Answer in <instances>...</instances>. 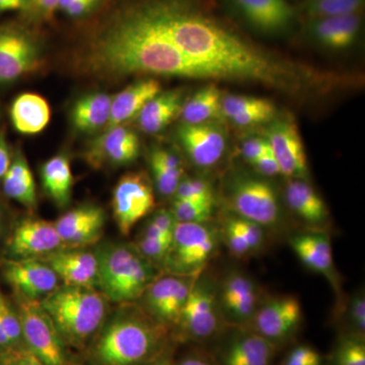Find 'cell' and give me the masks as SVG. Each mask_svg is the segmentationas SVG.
<instances>
[{"mask_svg":"<svg viewBox=\"0 0 365 365\" xmlns=\"http://www.w3.org/2000/svg\"><path fill=\"white\" fill-rule=\"evenodd\" d=\"M6 227V213L4 207L0 205V237L4 235Z\"/></svg>","mask_w":365,"mask_h":365,"instance_id":"58","label":"cell"},{"mask_svg":"<svg viewBox=\"0 0 365 365\" xmlns=\"http://www.w3.org/2000/svg\"><path fill=\"white\" fill-rule=\"evenodd\" d=\"M50 107L44 98L36 93H23L11 109L14 128L24 134L39 133L50 121Z\"/></svg>","mask_w":365,"mask_h":365,"instance_id":"27","label":"cell"},{"mask_svg":"<svg viewBox=\"0 0 365 365\" xmlns=\"http://www.w3.org/2000/svg\"><path fill=\"white\" fill-rule=\"evenodd\" d=\"M275 107L271 102L262 106L260 108L248 110V111L240 113L235 116L230 118V121L237 126L245 127L264 123L270 121L275 116Z\"/></svg>","mask_w":365,"mask_h":365,"instance_id":"41","label":"cell"},{"mask_svg":"<svg viewBox=\"0 0 365 365\" xmlns=\"http://www.w3.org/2000/svg\"><path fill=\"white\" fill-rule=\"evenodd\" d=\"M349 319L355 335L364 337L365 331V300L359 294L352 299L349 307Z\"/></svg>","mask_w":365,"mask_h":365,"instance_id":"46","label":"cell"},{"mask_svg":"<svg viewBox=\"0 0 365 365\" xmlns=\"http://www.w3.org/2000/svg\"><path fill=\"white\" fill-rule=\"evenodd\" d=\"M30 0H0V14L30 9Z\"/></svg>","mask_w":365,"mask_h":365,"instance_id":"54","label":"cell"},{"mask_svg":"<svg viewBox=\"0 0 365 365\" xmlns=\"http://www.w3.org/2000/svg\"><path fill=\"white\" fill-rule=\"evenodd\" d=\"M249 28L266 36H282L294 28L297 11L285 0H225Z\"/></svg>","mask_w":365,"mask_h":365,"instance_id":"10","label":"cell"},{"mask_svg":"<svg viewBox=\"0 0 365 365\" xmlns=\"http://www.w3.org/2000/svg\"><path fill=\"white\" fill-rule=\"evenodd\" d=\"M216 295L207 282L195 281L182 307L177 327L186 339L204 341L220 330V311Z\"/></svg>","mask_w":365,"mask_h":365,"instance_id":"9","label":"cell"},{"mask_svg":"<svg viewBox=\"0 0 365 365\" xmlns=\"http://www.w3.org/2000/svg\"><path fill=\"white\" fill-rule=\"evenodd\" d=\"M112 98L106 93L86 95L76 101L71 110L74 128L81 132H93L102 128L109 121Z\"/></svg>","mask_w":365,"mask_h":365,"instance_id":"31","label":"cell"},{"mask_svg":"<svg viewBox=\"0 0 365 365\" xmlns=\"http://www.w3.org/2000/svg\"><path fill=\"white\" fill-rule=\"evenodd\" d=\"M107 299L95 288L61 285L40 300L69 347L83 349L93 342L107 318Z\"/></svg>","mask_w":365,"mask_h":365,"instance_id":"3","label":"cell"},{"mask_svg":"<svg viewBox=\"0 0 365 365\" xmlns=\"http://www.w3.org/2000/svg\"><path fill=\"white\" fill-rule=\"evenodd\" d=\"M150 167L158 191L163 196H170L175 194L178 185L181 182L184 172L167 169V168L160 165V163L151 162V160Z\"/></svg>","mask_w":365,"mask_h":365,"instance_id":"38","label":"cell"},{"mask_svg":"<svg viewBox=\"0 0 365 365\" xmlns=\"http://www.w3.org/2000/svg\"><path fill=\"white\" fill-rule=\"evenodd\" d=\"M179 200L213 201L215 202L212 188L207 182L200 179L181 180L175 192Z\"/></svg>","mask_w":365,"mask_h":365,"instance_id":"37","label":"cell"},{"mask_svg":"<svg viewBox=\"0 0 365 365\" xmlns=\"http://www.w3.org/2000/svg\"><path fill=\"white\" fill-rule=\"evenodd\" d=\"M122 306L91 343L88 357L93 365H145L165 353L169 328L143 307Z\"/></svg>","mask_w":365,"mask_h":365,"instance_id":"2","label":"cell"},{"mask_svg":"<svg viewBox=\"0 0 365 365\" xmlns=\"http://www.w3.org/2000/svg\"><path fill=\"white\" fill-rule=\"evenodd\" d=\"M302 318L299 299L292 295L274 297L257 309L252 318L253 332L274 345L292 337Z\"/></svg>","mask_w":365,"mask_h":365,"instance_id":"14","label":"cell"},{"mask_svg":"<svg viewBox=\"0 0 365 365\" xmlns=\"http://www.w3.org/2000/svg\"><path fill=\"white\" fill-rule=\"evenodd\" d=\"M100 0H72L68 6L64 7L62 11L68 16L78 18L83 14L90 13L91 9L97 6Z\"/></svg>","mask_w":365,"mask_h":365,"instance_id":"51","label":"cell"},{"mask_svg":"<svg viewBox=\"0 0 365 365\" xmlns=\"http://www.w3.org/2000/svg\"><path fill=\"white\" fill-rule=\"evenodd\" d=\"M230 222L234 223L235 227L241 232L244 235L246 241L248 242L250 248L252 252L256 251L260 248L261 245L263 244L264 232L262 230V225L258 223L251 222V220H246V218L235 216V217L230 218Z\"/></svg>","mask_w":365,"mask_h":365,"instance_id":"43","label":"cell"},{"mask_svg":"<svg viewBox=\"0 0 365 365\" xmlns=\"http://www.w3.org/2000/svg\"><path fill=\"white\" fill-rule=\"evenodd\" d=\"M178 137L190 160L200 168L220 162L227 146L225 134L212 124H182Z\"/></svg>","mask_w":365,"mask_h":365,"instance_id":"19","label":"cell"},{"mask_svg":"<svg viewBox=\"0 0 365 365\" xmlns=\"http://www.w3.org/2000/svg\"><path fill=\"white\" fill-rule=\"evenodd\" d=\"M360 13L312 19L307 33L317 44L331 50L351 47L361 33Z\"/></svg>","mask_w":365,"mask_h":365,"instance_id":"23","label":"cell"},{"mask_svg":"<svg viewBox=\"0 0 365 365\" xmlns=\"http://www.w3.org/2000/svg\"><path fill=\"white\" fill-rule=\"evenodd\" d=\"M290 246L304 266L323 274L332 282L335 280L332 246L328 235L321 232L297 235L290 240Z\"/></svg>","mask_w":365,"mask_h":365,"instance_id":"24","label":"cell"},{"mask_svg":"<svg viewBox=\"0 0 365 365\" xmlns=\"http://www.w3.org/2000/svg\"><path fill=\"white\" fill-rule=\"evenodd\" d=\"M270 150V145L266 139L250 138L242 144V153L247 162L253 163Z\"/></svg>","mask_w":365,"mask_h":365,"instance_id":"47","label":"cell"},{"mask_svg":"<svg viewBox=\"0 0 365 365\" xmlns=\"http://www.w3.org/2000/svg\"><path fill=\"white\" fill-rule=\"evenodd\" d=\"M98 288L110 302L133 304L158 276V267L144 258L134 245L107 242L95 251Z\"/></svg>","mask_w":365,"mask_h":365,"instance_id":"4","label":"cell"},{"mask_svg":"<svg viewBox=\"0 0 365 365\" xmlns=\"http://www.w3.org/2000/svg\"><path fill=\"white\" fill-rule=\"evenodd\" d=\"M215 203L213 201L175 199L170 212L177 222L206 223L213 215Z\"/></svg>","mask_w":365,"mask_h":365,"instance_id":"34","label":"cell"},{"mask_svg":"<svg viewBox=\"0 0 365 365\" xmlns=\"http://www.w3.org/2000/svg\"><path fill=\"white\" fill-rule=\"evenodd\" d=\"M2 188L9 198L29 209L37 205V193L32 170L20 151L14 153L6 174L2 178Z\"/></svg>","mask_w":365,"mask_h":365,"instance_id":"29","label":"cell"},{"mask_svg":"<svg viewBox=\"0 0 365 365\" xmlns=\"http://www.w3.org/2000/svg\"><path fill=\"white\" fill-rule=\"evenodd\" d=\"M217 232L206 223L177 222L162 267L165 272L198 276L218 247Z\"/></svg>","mask_w":365,"mask_h":365,"instance_id":"5","label":"cell"},{"mask_svg":"<svg viewBox=\"0 0 365 365\" xmlns=\"http://www.w3.org/2000/svg\"><path fill=\"white\" fill-rule=\"evenodd\" d=\"M150 223L155 225L163 235H167L168 237L173 240L177 220H175L174 215L170 212V210H165V209H163V210L158 211V212L150 218Z\"/></svg>","mask_w":365,"mask_h":365,"instance_id":"48","label":"cell"},{"mask_svg":"<svg viewBox=\"0 0 365 365\" xmlns=\"http://www.w3.org/2000/svg\"><path fill=\"white\" fill-rule=\"evenodd\" d=\"M145 365H177L175 364L174 360L168 356L167 353L158 357V359L153 360V361L148 362Z\"/></svg>","mask_w":365,"mask_h":365,"instance_id":"56","label":"cell"},{"mask_svg":"<svg viewBox=\"0 0 365 365\" xmlns=\"http://www.w3.org/2000/svg\"><path fill=\"white\" fill-rule=\"evenodd\" d=\"M0 325L4 328V332L14 347L25 345L18 312L16 307H11L7 302L4 307H0Z\"/></svg>","mask_w":365,"mask_h":365,"instance_id":"40","label":"cell"},{"mask_svg":"<svg viewBox=\"0 0 365 365\" xmlns=\"http://www.w3.org/2000/svg\"><path fill=\"white\" fill-rule=\"evenodd\" d=\"M195 281L196 276L169 273L158 276L141 297L144 311L169 329L177 327L182 307Z\"/></svg>","mask_w":365,"mask_h":365,"instance_id":"8","label":"cell"},{"mask_svg":"<svg viewBox=\"0 0 365 365\" xmlns=\"http://www.w3.org/2000/svg\"><path fill=\"white\" fill-rule=\"evenodd\" d=\"M43 187L53 202L60 208L66 207L71 202L72 176L71 163L64 155L50 158L41 169Z\"/></svg>","mask_w":365,"mask_h":365,"instance_id":"30","label":"cell"},{"mask_svg":"<svg viewBox=\"0 0 365 365\" xmlns=\"http://www.w3.org/2000/svg\"><path fill=\"white\" fill-rule=\"evenodd\" d=\"M14 347L9 341V337L6 332H4V328L0 325V350L6 349V348Z\"/></svg>","mask_w":365,"mask_h":365,"instance_id":"57","label":"cell"},{"mask_svg":"<svg viewBox=\"0 0 365 365\" xmlns=\"http://www.w3.org/2000/svg\"><path fill=\"white\" fill-rule=\"evenodd\" d=\"M182 93L179 91L160 93L146 103L137 115V123L145 133L162 131L180 114L182 108Z\"/></svg>","mask_w":365,"mask_h":365,"instance_id":"26","label":"cell"},{"mask_svg":"<svg viewBox=\"0 0 365 365\" xmlns=\"http://www.w3.org/2000/svg\"><path fill=\"white\" fill-rule=\"evenodd\" d=\"M139 153V140L136 134L120 125L107 129L93 141L86 153V158L96 168L104 165H124L136 160Z\"/></svg>","mask_w":365,"mask_h":365,"instance_id":"22","label":"cell"},{"mask_svg":"<svg viewBox=\"0 0 365 365\" xmlns=\"http://www.w3.org/2000/svg\"><path fill=\"white\" fill-rule=\"evenodd\" d=\"M54 222L25 218L16 223L6 242V258L40 259L63 248Z\"/></svg>","mask_w":365,"mask_h":365,"instance_id":"13","label":"cell"},{"mask_svg":"<svg viewBox=\"0 0 365 365\" xmlns=\"http://www.w3.org/2000/svg\"><path fill=\"white\" fill-rule=\"evenodd\" d=\"M96 59L119 73H153L220 79L215 71L187 57L160 30L139 0L127 4L98 38Z\"/></svg>","mask_w":365,"mask_h":365,"instance_id":"1","label":"cell"},{"mask_svg":"<svg viewBox=\"0 0 365 365\" xmlns=\"http://www.w3.org/2000/svg\"><path fill=\"white\" fill-rule=\"evenodd\" d=\"M218 300L225 319L235 325H242L251 321L258 309V287L248 276L232 273L222 283Z\"/></svg>","mask_w":365,"mask_h":365,"instance_id":"20","label":"cell"},{"mask_svg":"<svg viewBox=\"0 0 365 365\" xmlns=\"http://www.w3.org/2000/svg\"><path fill=\"white\" fill-rule=\"evenodd\" d=\"M40 48L32 34L16 26H0V83H9L39 63Z\"/></svg>","mask_w":365,"mask_h":365,"instance_id":"12","label":"cell"},{"mask_svg":"<svg viewBox=\"0 0 365 365\" xmlns=\"http://www.w3.org/2000/svg\"><path fill=\"white\" fill-rule=\"evenodd\" d=\"M269 101L263 98L253 97H244V96H227L222 98L220 102V113L225 117L232 118L240 113L248 111V110L260 108L267 104Z\"/></svg>","mask_w":365,"mask_h":365,"instance_id":"39","label":"cell"},{"mask_svg":"<svg viewBox=\"0 0 365 365\" xmlns=\"http://www.w3.org/2000/svg\"><path fill=\"white\" fill-rule=\"evenodd\" d=\"M24 344L47 365H69L67 346L40 300L16 294Z\"/></svg>","mask_w":365,"mask_h":365,"instance_id":"6","label":"cell"},{"mask_svg":"<svg viewBox=\"0 0 365 365\" xmlns=\"http://www.w3.org/2000/svg\"><path fill=\"white\" fill-rule=\"evenodd\" d=\"M6 304V300L4 299V297H2L1 292H0V307L4 306Z\"/></svg>","mask_w":365,"mask_h":365,"instance_id":"59","label":"cell"},{"mask_svg":"<svg viewBox=\"0 0 365 365\" xmlns=\"http://www.w3.org/2000/svg\"><path fill=\"white\" fill-rule=\"evenodd\" d=\"M271 151L279 163L281 174L304 179L309 168L304 143L297 124L292 120H276L267 130Z\"/></svg>","mask_w":365,"mask_h":365,"instance_id":"16","label":"cell"},{"mask_svg":"<svg viewBox=\"0 0 365 365\" xmlns=\"http://www.w3.org/2000/svg\"><path fill=\"white\" fill-rule=\"evenodd\" d=\"M151 162L160 163L163 167L173 170H179L184 172L180 158L175 153L165 150H157L151 153Z\"/></svg>","mask_w":365,"mask_h":365,"instance_id":"50","label":"cell"},{"mask_svg":"<svg viewBox=\"0 0 365 365\" xmlns=\"http://www.w3.org/2000/svg\"><path fill=\"white\" fill-rule=\"evenodd\" d=\"M40 260L54 271L67 287H98V261L95 252L86 248H60Z\"/></svg>","mask_w":365,"mask_h":365,"instance_id":"17","label":"cell"},{"mask_svg":"<svg viewBox=\"0 0 365 365\" xmlns=\"http://www.w3.org/2000/svg\"><path fill=\"white\" fill-rule=\"evenodd\" d=\"M0 365H47L25 345L0 350Z\"/></svg>","mask_w":365,"mask_h":365,"instance_id":"42","label":"cell"},{"mask_svg":"<svg viewBox=\"0 0 365 365\" xmlns=\"http://www.w3.org/2000/svg\"><path fill=\"white\" fill-rule=\"evenodd\" d=\"M11 150H9V143H7L6 134L4 132H0V180L6 174L9 165L11 163Z\"/></svg>","mask_w":365,"mask_h":365,"instance_id":"52","label":"cell"},{"mask_svg":"<svg viewBox=\"0 0 365 365\" xmlns=\"http://www.w3.org/2000/svg\"><path fill=\"white\" fill-rule=\"evenodd\" d=\"M105 222L104 209L97 205H83L67 211L54 225L64 247L86 248L102 239Z\"/></svg>","mask_w":365,"mask_h":365,"instance_id":"18","label":"cell"},{"mask_svg":"<svg viewBox=\"0 0 365 365\" xmlns=\"http://www.w3.org/2000/svg\"><path fill=\"white\" fill-rule=\"evenodd\" d=\"M155 204L153 186L145 174L129 173L122 177L112 199L113 213L121 234H130L134 225L153 210Z\"/></svg>","mask_w":365,"mask_h":365,"instance_id":"7","label":"cell"},{"mask_svg":"<svg viewBox=\"0 0 365 365\" xmlns=\"http://www.w3.org/2000/svg\"><path fill=\"white\" fill-rule=\"evenodd\" d=\"M276 345L252 330L232 334L218 349L220 365H271Z\"/></svg>","mask_w":365,"mask_h":365,"instance_id":"21","label":"cell"},{"mask_svg":"<svg viewBox=\"0 0 365 365\" xmlns=\"http://www.w3.org/2000/svg\"><path fill=\"white\" fill-rule=\"evenodd\" d=\"M2 275L14 292L41 300L59 287L56 274L40 259H4Z\"/></svg>","mask_w":365,"mask_h":365,"instance_id":"15","label":"cell"},{"mask_svg":"<svg viewBox=\"0 0 365 365\" xmlns=\"http://www.w3.org/2000/svg\"><path fill=\"white\" fill-rule=\"evenodd\" d=\"M252 165L264 176L273 177L281 174L279 163L274 157L271 150L266 153L265 155H262L261 158H259L258 160H255Z\"/></svg>","mask_w":365,"mask_h":365,"instance_id":"49","label":"cell"},{"mask_svg":"<svg viewBox=\"0 0 365 365\" xmlns=\"http://www.w3.org/2000/svg\"><path fill=\"white\" fill-rule=\"evenodd\" d=\"M333 365H365V344L361 336L346 335L337 343L332 355Z\"/></svg>","mask_w":365,"mask_h":365,"instance_id":"35","label":"cell"},{"mask_svg":"<svg viewBox=\"0 0 365 365\" xmlns=\"http://www.w3.org/2000/svg\"><path fill=\"white\" fill-rule=\"evenodd\" d=\"M323 359L313 347L302 345L294 348L285 357L282 365H322Z\"/></svg>","mask_w":365,"mask_h":365,"instance_id":"45","label":"cell"},{"mask_svg":"<svg viewBox=\"0 0 365 365\" xmlns=\"http://www.w3.org/2000/svg\"><path fill=\"white\" fill-rule=\"evenodd\" d=\"M223 235H225V244L234 256L241 258L251 253L252 250L250 248L248 242L241 232L235 227L234 223L230 222V220L225 223Z\"/></svg>","mask_w":365,"mask_h":365,"instance_id":"44","label":"cell"},{"mask_svg":"<svg viewBox=\"0 0 365 365\" xmlns=\"http://www.w3.org/2000/svg\"><path fill=\"white\" fill-rule=\"evenodd\" d=\"M230 204L240 217L262 225H272L279 220V204L268 182L253 178H240L232 184Z\"/></svg>","mask_w":365,"mask_h":365,"instance_id":"11","label":"cell"},{"mask_svg":"<svg viewBox=\"0 0 365 365\" xmlns=\"http://www.w3.org/2000/svg\"><path fill=\"white\" fill-rule=\"evenodd\" d=\"M364 0H309L307 14L312 19L360 13Z\"/></svg>","mask_w":365,"mask_h":365,"instance_id":"33","label":"cell"},{"mask_svg":"<svg viewBox=\"0 0 365 365\" xmlns=\"http://www.w3.org/2000/svg\"><path fill=\"white\" fill-rule=\"evenodd\" d=\"M177 365H215L207 357L200 356V355H189L185 357L181 361L178 362Z\"/></svg>","mask_w":365,"mask_h":365,"instance_id":"55","label":"cell"},{"mask_svg":"<svg viewBox=\"0 0 365 365\" xmlns=\"http://www.w3.org/2000/svg\"><path fill=\"white\" fill-rule=\"evenodd\" d=\"M160 83L153 78L143 79L127 86L112 98L109 121L106 128L120 126L127 120L138 115L146 103L160 93Z\"/></svg>","mask_w":365,"mask_h":365,"instance_id":"25","label":"cell"},{"mask_svg":"<svg viewBox=\"0 0 365 365\" xmlns=\"http://www.w3.org/2000/svg\"><path fill=\"white\" fill-rule=\"evenodd\" d=\"M60 0H30L31 7L35 9L42 16H49L59 6Z\"/></svg>","mask_w":365,"mask_h":365,"instance_id":"53","label":"cell"},{"mask_svg":"<svg viewBox=\"0 0 365 365\" xmlns=\"http://www.w3.org/2000/svg\"><path fill=\"white\" fill-rule=\"evenodd\" d=\"M222 95L217 86L208 85L197 91L182 105L181 115L184 124H202L220 113Z\"/></svg>","mask_w":365,"mask_h":365,"instance_id":"32","label":"cell"},{"mask_svg":"<svg viewBox=\"0 0 365 365\" xmlns=\"http://www.w3.org/2000/svg\"><path fill=\"white\" fill-rule=\"evenodd\" d=\"M170 244L172 242L167 241V240L143 232V234L139 235L136 245H134V246L136 247L139 253L143 255L144 258L155 264L157 267L158 266L162 267L163 261H165L168 252H169Z\"/></svg>","mask_w":365,"mask_h":365,"instance_id":"36","label":"cell"},{"mask_svg":"<svg viewBox=\"0 0 365 365\" xmlns=\"http://www.w3.org/2000/svg\"><path fill=\"white\" fill-rule=\"evenodd\" d=\"M285 197L295 215L309 225H321L328 220L329 211L325 202L307 182L300 180L290 182Z\"/></svg>","mask_w":365,"mask_h":365,"instance_id":"28","label":"cell"}]
</instances>
